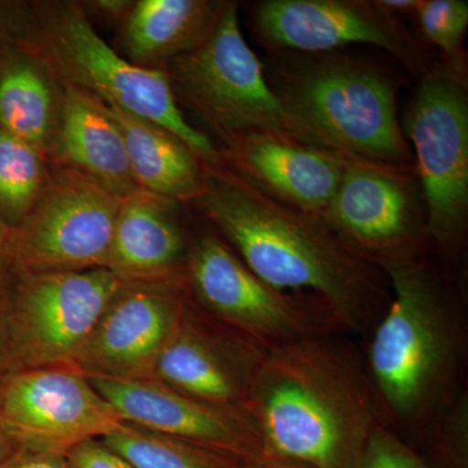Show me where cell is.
<instances>
[{
  "label": "cell",
  "instance_id": "6da1fadb",
  "mask_svg": "<svg viewBox=\"0 0 468 468\" xmlns=\"http://www.w3.org/2000/svg\"><path fill=\"white\" fill-rule=\"evenodd\" d=\"M223 165H205L198 201L224 242L266 284L320 302L343 334L367 337L390 301L383 271L322 218L277 201Z\"/></svg>",
  "mask_w": 468,
  "mask_h": 468
},
{
  "label": "cell",
  "instance_id": "7a4b0ae2",
  "mask_svg": "<svg viewBox=\"0 0 468 468\" xmlns=\"http://www.w3.org/2000/svg\"><path fill=\"white\" fill-rule=\"evenodd\" d=\"M389 304L362 351L378 423L411 448L466 396L468 320L424 250L378 266Z\"/></svg>",
  "mask_w": 468,
  "mask_h": 468
},
{
  "label": "cell",
  "instance_id": "3957f363",
  "mask_svg": "<svg viewBox=\"0 0 468 468\" xmlns=\"http://www.w3.org/2000/svg\"><path fill=\"white\" fill-rule=\"evenodd\" d=\"M263 452L356 468L378 423L359 351L341 332L268 351L248 408Z\"/></svg>",
  "mask_w": 468,
  "mask_h": 468
},
{
  "label": "cell",
  "instance_id": "277c9868",
  "mask_svg": "<svg viewBox=\"0 0 468 468\" xmlns=\"http://www.w3.org/2000/svg\"><path fill=\"white\" fill-rule=\"evenodd\" d=\"M18 50L37 58L58 84L163 126L205 165H223V154L185 119L167 75L133 66L117 54L95 32L81 2H27Z\"/></svg>",
  "mask_w": 468,
  "mask_h": 468
},
{
  "label": "cell",
  "instance_id": "5b68a950",
  "mask_svg": "<svg viewBox=\"0 0 468 468\" xmlns=\"http://www.w3.org/2000/svg\"><path fill=\"white\" fill-rule=\"evenodd\" d=\"M272 89L292 137L393 167L408 162L396 91L377 68L347 58H311L282 70Z\"/></svg>",
  "mask_w": 468,
  "mask_h": 468
},
{
  "label": "cell",
  "instance_id": "8992f818",
  "mask_svg": "<svg viewBox=\"0 0 468 468\" xmlns=\"http://www.w3.org/2000/svg\"><path fill=\"white\" fill-rule=\"evenodd\" d=\"M162 70L177 103L189 107L224 141L252 132L291 135L279 97L243 38L233 3H227L198 46Z\"/></svg>",
  "mask_w": 468,
  "mask_h": 468
},
{
  "label": "cell",
  "instance_id": "52a82bcc",
  "mask_svg": "<svg viewBox=\"0 0 468 468\" xmlns=\"http://www.w3.org/2000/svg\"><path fill=\"white\" fill-rule=\"evenodd\" d=\"M427 202L426 234L455 260L463 248L468 212V97L457 67L421 79L406 117Z\"/></svg>",
  "mask_w": 468,
  "mask_h": 468
},
{
  "label": "cell",
  "instance_id": "ba28073f",
  "mask_svg": "<svg viewBox=\"0 0 468 468\" xmlns=\"http://www.w3.org/2000/svg\"><path fill=\"white\" fill-rule=\"evenodd\" d=\"M185 282L187 295L203 313L268 350L341 332L320 302L266 284L215 234H203L189 245Z\"/></svg>",
  "mask_w": 468,
  "mask_h": 468
},
{
  "label": "cell",
  "instance_id": "9c48e42d",
  "mask_svg": "<svg viewBox=\"0 0 468 468\" xmlns=\"http://www.w3.org/2000/svg\"><path fill=\"white\" fill-rule=\"evenodd\" d=\"M122 198L76 169L52 165L29 214L11 228L8 270L77 272L104 268Z\"/></svg>",
  "mask_w": 468,
  "mask_h": 468
},
{
  "label": "cell",
  "instance_id": "30bf717a",
  "mask_svg": "<svg viewBox=\"0 0 468 468\" xmlns=\"http://www.w3.org/2000/svg\"><path fill=\"white\" fill-rule=\"evenodd\" d=\"M9 272V371L70 365L122 286L106 268Z\"/></svg>",
  "mask_w": 468,
  "mask_h": 468
},
{
  "label": "cell",
  "instance_id": "8fae6325",
  "mask_svg": "<svg viewBox=\"0 0 468 468\" xmlns=\"http://www.w3.org/2000/svg\"><path fill=\"white\" fill-rule=\"evenodd\" d=\"M0 420L16 451L66 455L126 421L88 378L69 365L0 375Z\"/></svg>",
  "mask_w": 468,
  "mask_h": 468
},
{
  "label": "cell",
  "instance_id": "7c38bea8",
  "mask_svg": "<svg viewBox=\"0 0 468 468\" xmlns=\"http://www.w3.org/2000/svg\"><path fill=\"white\" fill-rule=\"evenodd\" d=\"M268 351L187 298L153 378L197 401L250 417L252 385Z\"/></svg>",
  "mask_w": 468,
  "mask_h": 468
},
{
  "label": "cell",
  "instance_id": "4fadbf2b",
  "mask_svg": "<svg viewBox=\"0 0 468 468\" xmlns=\"http://www.w3.org/2000/svg\"><path fill=\"white\" fill-rule=\"evenodd\" d=\"M323 221L363 258L383 261L424 250L427 234L399 167L347 156Z\"/></svg>",
  "mask_w": 468,
  "mask_h": 468
},
{
  "label": "cell",
  "instance_id": "5bb4252c",
  "mask_svg": "<svg viewBox=\"0 0 468 468\" xmlns=\"http://www.w3.org/2000/svg\"><path fill=\"white\" fill-rule=\"evenodd\" d=\"M187 298L186 284L122 285L69 366L88 378L151 380Z\"/></svg>",
  "mask_w": 468,
  "mask_h": 468
},
{
  "label": "cell",
  "instance_id": "9a60e30c",
  "mask_svg": "<svg viewBox=\"0 0 468 468\" xmlns=\"http://www.w3.org/2000/svg\"><path fill=\"white\" fill-rule=\"evenodd\" d=\"M261 38L276 48L326 52L351 43L378 46L417 70L414 46L396 18L378 2L267 0L255 11Z\"/></svg>",
  "mask_w": 468,
  "mask_h": 468
},
{
  "label": "cell",
  "instance_id": "2e32d148",
  "mask_svg": "<svg viewBox=\"0 0 468 468\" xmlns=\"http://www.w3.org/2000/svg\"><path fill=\"white\" fill-rule=\"evenodd\" d=\"M126 423L250 461L263 452L251 418L214 408L158 380L89 378Z\"/></svg>",
  "mask_w": 468,
  "mask_h": 468
},
{
  "label": "cell",
  "instance_id": "e0dca14e",
  "mask_svg": "<svg viewBox=\"0 0 468 468\" xmlns=\"http://www.w3.org/2000/svg\"><path fill=\"white\" fill-rule=\"evenodd\" d=\"M226 144L223 160L237 175L277 201L323 220L347 155L266 132L233 135Z\"/></svg>",
  "mask_w": 468,
  "mask_h": 468
},
{
  "label": "cell",
  "instance_id": "ac0fdd59",
  "mask_svg": "<svg viewBox=\"0 0 468 468\" xmlns=\"http://www.w3.org/2000/svg\"><path fill=\"white\" fill-rule=\"evenodd\" d=\"M175 202L140 190L122 199L104 268L122 285H180L189 245Z\"/></svg>",
  "mask_w": 468,
  "mask_h": 468
},
{
  "label": "cell",
  "instance_id": "d6986e66",
  "mask_svg": "<svg viewBox=\"0 0 468 468\" xmlns=\"http://www.w3.org/2000/svg\"><path fill=\"white\" fill-rule=\"evenodd\" d=\"M52 165L81 172L117 198L140 192L129 165L124 137L106 104L89 92L60 84Z\"/></svg>",
  "mask_w": 468,
  "mask_h": 468
},
{
  "label": "cell",
  "instance_id": "ffe728a7",
  "mask_svg": "<svg viewBox=\"0 0 468 468\" xmlns=\"http://www.w3.org/2000/svg\"><path fill=\"white\" fill-rule=\"evenodd\" d=\"M228 2L140 0L120 26L119 43L129 63L159 69L211 33Z\"/></svg>",
  "mask_w": 468,
  "mask_h": 468
},
{
  "label": "cell",
  "instance_id": "44dd1931",
  "mask_svg": "<svg viewBox=\"0 0 468 468\" xmlns=\"http://www.w3.org/2000/svg\"><path fill=\"white\" fill-rule=\"evenodd\" d=\"M119 125L135 184L175 203L201 197L205 165L174 133L150 120L107 106Z\"/></svg>",
  "mask_w": 468,
  "mask_h": 468
},
{
  "label": "cell",
  "instance_id": "7402d4cb",
  "mask_svg": "<svg viewBox=\"0 0 468 468\" xmlns=\"http://www.w3.org/2000/svg\"><path fill=\"white\" fill-rule=\"evenodd\" d=\"M60 84L37 58L12 50L0 57V126L48 151L58 120Z\"/></svg>",
  "mask_w": 468,
  "mask_h": 468
},
{
  "label": "cell",
  "instance_id": "603a6c76",
  "mask_svg": "<svg viewBox=\"0 0 468 468\" xmlns=\"http://www.w3.org/2000/svg\"><path fill=\"white\" fill-rule=\"evenodd\" d=\"M101 441L134 468H243L245 463L236 455L151 432L131 423L103 437Z\"/></svg>",
  "mask_w": 468,
  "mask_h": 468
},
{
  "label": "cell",
  "instance_id": "cb8c5ba5",
  "mask_svg": "<svg viewBox=\"0 0 468 468\" xmlns=\"http://www.w3.org/2000/svg\"><path fill=\"white\" fill-rule=\"evenodd\" d=\"M50 171L46 154L0 126V220L5 226L15 228L29 214Z\"/></svg>",
  "mask_w": 468,
  "mask_h": 468
},
{
  "label": "cell",
  "instance_id": "d4e9b609",
  "mask_svg": "<svg viewBox=\"0 0 468 468\" xmlns=\"http://www.w3.org/2000/svg\"><path fill=\"white\" fill-rule=\"evenodd\" d=\"M414 449L432 468H468V394Z\"/></svg>",
  "mask_w": 468,
  "mask_h": 468
},
{
  "label": "cell",
  "instance_id": "484cf974",
  "mask_svg": "<svg viewBox=\"0 0 468 468\" xmlns=\"http://www.w3.org/2000/svg\"><path fill=\"white\" fill-rule=\"evenodd\" d=\"M415 15L424 36L452 60L457 58L468 26V3L463 0H421Z\"/></svg>",
  "mask_w": 468,
  "mask_h": 468
},
{
  "label": "cell",
  "instance_id": "4316f807",
  "mask_svg": "<svg viewBox=\"0 0 468 468\" xmlns=\"http://www.w3.org/2000/svg\"><path fill=\"white\" fill-rule=\"evenodd\" d=\"M356 468H432L414 448L378 424Z\"/></svg>",
  "mask_w": 468,
  "mask_h": 468
},
{
  "label": "cell",
  "instance_id": "83f0119b",
  "mask_svg": "<svg viewBox=\"0 0 468 468\" xmlns=\"http://www.w3.org/2000/svg\"><path fill=\"white\" fill-rule=\"evenodd\" d=\"M69 468H134L101 440H89L66 455Z\"/></svg>",
  "mask_w": 468,
  "mask_h": 468
},
{
  "label": "cell",
  "instance_id": "f1b7e54d",
  "mask_svg": "<svg viewBox=\"0 0 468 468\" xmlns=\"http://www.w3.org/2000/svg\"><path fill=\"white\" fill-rule=\"evenodd\" d=\"M27 2L0 0V57L16 50L26 27Z\"/></svg>",
  "mask_w": 468,
  "mask_h": 468
},
{
  "label": "cell",
  "instance_id": "f546056e",
  "mask_svg": "<svg viewBox=\"0 0 468 468\" xmlns=\"http://www.w3.org/2000/svg\"><path fill=\"white\" fill-rule=\"evenodd\" d=\"M0 468H69L64 455L15 451L0 461Z\"/></svg>",
  "mask_w": 468,
  "mask_h": 468
},
{
  "label": "cell",
  "instance_id": "4dcf8cb0",
  "mask_svg": "<svg viewBox=\"0 0 468 468\" xmlns=\"http://www.w3.org/2000/svg\"><path fill=\"white\" fill-rule=\"evenodd\" d=\"M11 292V272L0 267V374L9 371L8 349V301Z\"/></svg>",
  "mask_w": 468,
  "mask_h": 468
},
{
  "label": "cell",
  "instance_id": "1f68e13d",
  "mask_svg": "<svg viewBox=\"0 0 468 468\" xmlns=\"http://www.w3.org/2000/svg\"><path fill=\"white\" fill-rule=\"evenodd\" d=\"M134 3L132 0H91L81 5L85 9H90L92 14H98L109 21H119L122 26L133 9Z\"/></svg>",
  "mask_w": 468,
  "mask_h": 468
},
{
  "label": "cell",
  "instance_id": "d6a6232c",
  "mask_svg": "<svg viewBox=\"0 0 468 468\" xmlns=\"http://www.w3.org/2000/svg\"><path fill=\"white\" fill-rule=\"evenodd\" d=\"M243 468H314L307 464L301 463L285 458L275 457V455L261 452L257 458L250 461H245Z\"/></svg>",
  "mask_w": 468,
  "mask_h": 468
},
{
  "label": "cell",
  "instance_id": "836d02e7",
  "mask_svg": "<svg viewBox=\"0 0 468 468\" xmlns=\"http://www.w3.org/2000/svg\"><path fill=\"white\" fill-rule=\"evenodd\" d=\"M421 0H380L378 5L389 12L390 15L410 14V12H417Z\"/></svg>",
  "mask_w": 468,
  "mask_h": 468
},
{
  "label": "cell",
  "instance_id": "e575fe53",
  "mask_svg": "<svg viewBox=\"0 0 468 468\" xmlns=\"http://www.w3.org/2000/svg\"><path fill=\"white\" fill-rule=\"evenodd\" d=\"M15 451H16V448H15L11 440H9L5 428H3L2 420H0V461L5 460V457H8V455L12 454Z\"/></svg>",
  "mask_w": 468,
  "mask_h": 468
},
{
  "label": "cell",
  "instance_id": "d590c367",
  "mask_svg": "<svg viewBox=\"0 0 468 468\" xmlns=\"http://www.w3.org/2000/svg\"><path fill=\"white\" fill-rule=\"evenodd\" d=\"M9 234H11V228L5 226L0 220V267H7V263H5V248H7Z\"/></svg>",
  "mask_w": 468,
  "mask_h": 468
}]
</instances>
